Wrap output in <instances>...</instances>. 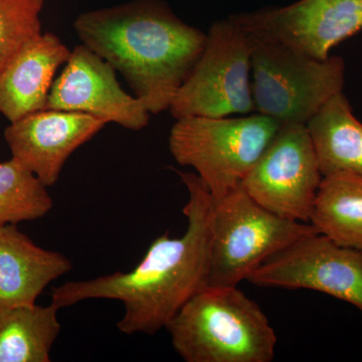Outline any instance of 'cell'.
Segmentation results:
<instances>
[{
	"mask_svg": "<svg viewBox=\"0 0 362 362\" xmlns=\"http://www.w3.org/2000/svg\"><path fill=\"white\" fill-rule=\"evenodd\" d=\"M187 188L183 209L187 232L156 238L134 269L90 280L71 281L52 289L51 303L66 308L85 300L122 302L120 332L154 335L209 284L214 201L197 173H178Z\"/></svg>",
	"mask_w": 362,
	"mask_h": 362,
	"instance_id": "obj_1",
	"label": "cell"
},
{
	"mask_svg": "<svg viewBox=\"0 0 362 362\" xmlns=\"http://www.w3.org/2000/svg\"><path fill=\"white\" fill-rule=\"evenodd\" d=\"M59 309L37 303L0 309V362H49Z\"/></svg>",
	"mask_w": 362,
	"mask_h": 362,
	"instance_id": "obj_17",
	"label": "cell"
},
{
	"mask_svg": "<svg viewBox=\"0 0 362 362\" xmlns=\"http://www.w3.org/2000/svg\"><path fill=\"white\" fill-rule=\"evenodd\" d=\"M258 287L308 289L351 304L362 315V252L312 233L247 276Z\"/></svg>",
	"mask_w": 362,
	"mask_h": 362,
	"instance_id": "obj_9",
	"label": "cell"
},
{
	"mask_svg": "<svg viewBox=\"0 0 362 362\" xmlns=\"http://www.w3.org/2000/svg\"><path fill=\"white\" fill-rule=\"evenodd\" d=\"M271 117H183L176 119L168 138L169 151L181 166H190L214 202L242 185L280 129Z\"/></svg>",
	"mask_w": 362,
	"mask_h": 362,
	"instance_id": "obj_4",
	"label": "cell"
},
{
	"mask_svg": "<svg viewBox=\"0 0 362 362\" xmlns=\"http://www.w3.org/2000/svg\"><path fill=\"white\" fill-rule=\"evenodd\" d=\"M316 233L310 223L287 220L268 211L240 185L214 202L207 286H238L266 259Z\"/></svg>",
	"mask_w": 362,
	"mask_h": 362,
	"instance_id": "obj_6",
	"label": "cell"
},
{
	"mask_svg": "<svg viewBox=\"0 0 362 362\" xmlns=\"http://www.w3.org/2000/svg\"><path fill=\"white\" fill-rule=\"evenodd\" d=\"M83 45L119 71L150 114L168 110L206 42L162 0L85 11L74 21Z\"/></svg>",
	"mask_w": 362,
	"mask_h": 362,
	"instance_id": "obj_2",
	"label": "cell"
},
{
	"mask_svg": "<svg viewBox=\"0 0 362 362\" xmlns=\"http://www.w3.org/2000/svg\"><path fill=\"white\" fill-rule=\"evenodd\" d=\"M71 268L65 255L37 246L16 225L0 226V309L35 304Z\"/></svg>",
	"mask_w": 362,
	"mask_h": 362,
	"instance_id": "obj_14",
	"label": "cell"
},
{
	"mask_svg": "<svg viewBox=\"0 0 362 362\" xmlns=\"http://www.w3.org/2000/svg\"><path fill=\"white\" fill-rule=\"evenodd\" d=\"M310 223L335 244L362 252V175L323 176Z\"/></svg>",
	"mask_w": 362,
	"mask_h": 362,
	"instance_id": "obj_16",
	"label": "cell"
},
{
	"mask_svg": "<svg viewBox=\"0 0 362 362\" xmlns=\"http://www.w3.org/2000/svg\"><path fill=\"white\" fill-rule=\"evenodd\" d=\"M47 187L13 158L0 162V226L42 218L54 202Z\"/></svg>",
	"mask_w": 362,
	"mask_h": 362,
	"instance_id": "obj_18",
	"label": "cell"
},
{
	"mask_svg": "<svg viewBox=\"0 0 362 362\" xmlns=\"http://www.w3.org/2000/svg\"><path fill=\"white\" fill-rule=\"evenodd\" d=\"M45 0H0V71L42 33Z\"/></svg>",
	"mask_w": 362,
	"mask_h": 362,
	"instance_id": "obj_19",
	"label": "cell"
},
{
	"mask_svg": "<svg viewBox=\"0 0 362 362\" xmlns=\"http://www.w3.org/2000/svg\"><path fill=\"white\" fill-rule=\"evenodd\" d=\"M70 54L54 33L30 40L0 71V113L13 123L45 110L57 71Z\"/></svg>",
	"mask_w": 362,
	"mask_h": 362,
	"instance_id": "obj_13",
	"label": "cell"
},
{
	"mask_svg": "<svg viewBox=\"0 0 362 362\" xmlns=\"http://www.w3.org/2000/svg\"><path fill=\"white\" fill-rule=\"evenodd\" d=\"M232 16L247 33L324 61L333 47L362 32V0H299Z\"/></svg>",
	"mask_w": 362,
	"mask_h": 362,
	"instance_id": "obj_10",
	"label": "cell"
},
{
	"mask_svg": "<svg viewBox=\"0 0 362 362\" xmlns=\"http://www.w3.org/2000/svg\"><path fill=\"white\" fill-rule=\"evenodd\" d=\"M322 178L307 126L281 124L242 185L255 202L272 213L310 223Z\"/></svg>",
	"mask_w": 362,
	"mask_h": 362,
	"instance_id": "obj_8",
	"label": "cell"
},
{
	"mask_svg": "<svg viewBox=\"0 0 362 362\" xmlns=\"http://www.w3.org/2000/svg\"><path fill=\"white\" fill-rule=\"evenodd\" d=\"M306 126L323 176L362 175V122L343 90L331 97Z\"/></svg>",
	"mask_w": 362,
	"mask_h": 362,
	"instance_id": "obj_15",
	"label": "cell"
},
{
	"mask_svg": "<svg viewBox=\"0 0 362 362\" xmlns=\"http://www.w3.org/2000/svg\"><path fill=\"white\" fill-rule=\"evenodd\" d=\"M252 42L233 16L213 23L201 57L173 98L169 111L183 117H230L255 112Z\"/></svg>",
	"mask_w": 362,
	"mask_h": 362,
	"instance_id": "obj_7",
	"label": "cell"
},
{
	"mask_svg": "<svg viewBox=\"0 0 362 362\" xmlns=\"http://www.w3.org/2000/svg\"><path fill=\"white\" fill-rule=\"evenodd\" d=\"M107 124L89 114L45 109L9 124L4 139L11 158L49 187L58 182L71 154Z\"/></svg>",
	"mask_w": 362,
	"mask_h": 362,
	"instance_id": "obj_12",
	"label": "cell"
},
{
	"mask_svg": "<svg viewBox=\"0 0 362 362\" xmlns=\"http://www.w3.org/2000/svg\"><path fill=\"white\" fill-rule=\"evenodd\" d=\"M247 33L256 113L280 124L306 125L331 97L342 92L345 64L339 57L320 61L277 40Z\"/></svg>",
	"mask_w": 362,
	"mask_h": 362,
	"instance_id": "obj_5",
	"label": "cell"
},
{
	"mask_svg": "<svg viewBox=\"0 0 362 362\" xmlns=\"http://www.w3.org/2000/svg\"><path fill=\"white\" fill-rule=\"evenodd\" d=\"M45 109L89 114L132 131L146 127L151 115L141 100L122 89L115 69L83 44L71 51L52 83Z\"/></svg>",
	"mask_w": 362,
	"mask_h": 362,
	"instance_id": "obj_11",
	"label": "cell"
},
{
	"mask_svg": "<svg viewBox=\"0 0 362 362\" xmlns=\"http://www.w3.org/2000/svg\"><path fill=\"white\" fill-rule=\"evenodd\" d=\"M173 349L187 362H271L277 337L254 300L238 286L207 287L166 325Z\"/></svg>",
	"mask_w": 362,
	"mask_h": 362,
	"instance_id": "obj_3",
	"label": "cell"
}]
</instances>
